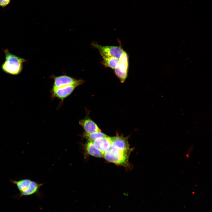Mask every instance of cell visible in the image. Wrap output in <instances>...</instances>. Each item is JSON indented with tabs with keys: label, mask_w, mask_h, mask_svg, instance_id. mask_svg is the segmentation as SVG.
Here are the masks:
<instances>
[{
	"label": "cell",
	"mask_w": 212,
	"mask_h": 212,
	"mask_svg": "<svg viewBox=\"0 0 212 212\" xmlns=\"http://www.w3.org/2000/svg\"><path fill=\"white\" fill-rule=\"evenodd\" d=\"M103 157L107 160L118 165L127 163L128 159L127 151H122L111 148L105 152Z\"/></svg>",
	"instance_id": "3"
},
{
	"label": "cell",
	"mask_w": 212,
	"mask_h": 212,
	"mask_svg": "<svg viewBox=\"0 0 212 212\" xmlns=\"http://www.w3.org/2000/svg\"><path fill=\"white\" fill-rule=\"evenodd\" d=\"M107 136L103 133L100 132H95L91 133L85 132L83 136L89 141L93 142L98 138L106 137Z\"/></svg>",
	"instance_id": "13"
},
{
	"label": "cell",
	"mask_w": 212,
	"mask_h": 212,
	"mask_svg": "<svg viewBox=\"0 0 212 212\" xmlns=\"http://www.w3.org/2000/svg\"><path fill=\"white\" fill-rule=\"evenodd\" d=\"M86 149L90 155L97 157H103L104 154L94 146L93 142L89 141L86 145Z\"/></svg>",
	"instance_id": "11"
},
{
	"label": "cell",
	"mask_w": 212,
	"mask_h": 212,
	"mask_svg": "<svg viewBox=\"0 0 212 212\" xmlns=\"http://www.w3.org/2000/svg\"><path fill=\"white\" fill-rule=\"evenodd\" d=\"M92 45L98 50L102 57H112L119 59L124 50L120 46H102L97 42H93Z\"/></svg>",
	"instance_id": "4"
},
{
	"label": "cell",
	"mask_w": 212,
	"mask_h": 212,
	"mask_svg": "<svg viewBox=\"0 0 212 212\" xmlns=\"http://www.w3.org/2000/svg\"><path fill=\"white\" fill-rule=\"evenodd\" d=\"M79 86L73 85L65 86L57 88H53L52 94L53 97L63 99L69 96L74 89Z\"/></svg>",
	"instance_id": "7"
},
{
	"label": "cell",
	"mask_w": 212,
	"mask_h": 212,
	"mask_svg": "<svg viewBox=\"0 0 212 212\" xmlns=\"http://www.w3.org/2000/svg\"><path fill=\"white\" fill-rule=\"evenodd\" d=\"M102 64L106 67H108L114 69L117 66L119 59L112 57H102Z\"/></svg>",
	"instance_id": "12"
},
{
	"label": "cell",
	"mask_w": 212,
	"mask_h": 212,
	"mask_svg": "<svg viewBox=\"0 0 212 212\" xmlns=\"http://www.w3.org/2000/svg\"><path fill=\"white\" fill-rule=\"evenodd\" d=\"M93 143L96 148L103 154L111 148V137L108 136L98 138L95 140Z\"/></svg>",
	"instance_id": "8"
},
{
	"label": "cell",
	"mask_w": 212,
	"mask_h": 212,
	"mask_svg": "<svg viewBox=\"0 0 212 212\" xmlns=\"http://www.w3.org/2000/svg\"><path fill=\"white\" fill-rule=\"evenodd\" d=\"M79 123L86 133H91L101 131L97 125L89 117H86L80 120Z\"/></svg>",
	"instance_id": "10"
},
{
	"label": "cell",
	"mask_w": 212,
	"mask_h": 212,
	"mask_svg": "<svg viewBox=\"0 0 212 212\" xmlns=\"http://www.w3.org/2000/svg\"><path fill=\"white\" fill-rule=\"evenodd\" d=\"M54 80L53 88H57L69 85L82 84L84 82L81 79L77 80L67 75H62L58 76H54Z\"/></svg>",
	"instance_id": "6"
},
{
	"label": "cell",
	"mask_w": 212,
	"mask_h": 212,
	"mask_svg": "<svg viewBox=\"0 0 212 212\" xmlns=\"http://www.w3.org/2000/svg\"><path fill=\"white\" fill-rule=\"evenodd\" d=\"M128 68V57L127 53L124 51L114 69L116 75L122 83L125 82L127 77Z\"/></svg>",
	"instance_id": "5"
},
{
	"label": "cell",
	"mask_w": 212,
	"mask_h": 212,
	"mask_svg": "<svg viewBox=\"0 0 212 212\" xmlns=\"http://www.w3.org/2000/svg\"><path fill=\"white\" fill-rule=\"evenodd\" d=\"M4 52L5 61L1 65L2 70L13 75L19 74L22 70L23 63L26 62V59L11 53L7 49L4 50Z\"/></svg>",
	"instance_id": "1"
},
{
	"label": "cell",
	"mask_w": 212,
	"mask_h": 212,
	"mask_svg": "<svg viewBox=\"0 0 212 212\" xmlns=\"http://www.w3.org/2000/svg\"><path fill=\"white\" fill-rule=\"evenodd\" d=\"M111 148H115L122 151H127L129 145L127 139L123 137L116 136L111 137Z\"/></svg>",
	"instance_id": "9"
},
{
	"label": "cell",
	"mask_w": 212,
	"mask_h": 212,
	"mask_svg": "<svg viewBox=\"0 0 212 212\" xmlns=\"http://www.w3.org/2000/svg\"><path fill=\"white\" fill-rule=\"evenodd\" d=\"M11 0H0V6L4 8L10 3Z\"/></svg>",
	"instance_id": "14"
},
{
	"label": "cell",
	"mask_w": 212,
	"mask_h": 212,
	"mask_svg": "<svg viewBox=\"0 0 212 212\" xmlns=\"http://www.w3.org/2000/svg\"><path fill=\"white\" fill-rule=\"evenodd\" d=\"M9 180L16 186L19 191V194L14 196L15 198H18L23 196L38 194L39 189L42 185L29 178L23 179L19 180L10 179Z\"/></svg>",
	"instance_id": "2"
}]
</instances>
